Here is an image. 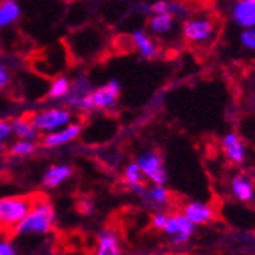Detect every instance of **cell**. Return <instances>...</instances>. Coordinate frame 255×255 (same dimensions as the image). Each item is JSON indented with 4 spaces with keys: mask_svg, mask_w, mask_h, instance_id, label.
<instances>
[{
    "mask_svg": "<svg viewBox=\"0 0 255 255\" xmlns=\"http://www.w3.org/2000/svg\"><path fill=\"white\" fill-rule=\"evenodd\" d=\"M170 14L177 20V18H188L191 14V9L188 5L182 2H170Z\"/></svg>",
    "mask_w": 255,
    "mask_h": 255,
    "instance_id": "cell-25",
    "label": "cell"
},
{
    "mask_svg": "<svg viewBox=\"0 0 255 255\" xmlns=\"http://www.w3.org/2000/svg\"><path fill=\"white\" fill-rule=\"evenodd\" d=\"M196 228L197 226L185 217L183 213H168L162 233L173 248H183L194 237Z\"/></svg>",
    "mask_w": 255,
    "mask_h": 255,
    "instance_id": "cell-5",
    "label": "cell"
},
{
    "mask_svg": "<svg viewBox=\"0 0 255 255\" xmlns=\"http://www.w3.org/2000/svg\"><path fill=\"white\" fill-rule=\"evenodd\" d=\"M5 148H6V147H5V142H0V154H2V153L5 151Z\"/></svg>",
    "mask_w": 255,
    "mask_h": 255,
    "instance_id": "cell-30",
    "label": "cell"
},
{
    "mask_svg": "<svg viewBox=\"0 0 255 255\" xmlns=\"http://www.w3.org/2000/svg\"><path fill=\"white\" fill-rule=\"evenodd\" d=\"M92 90V84L87 77H77L74 81H71V90L63 100L64 106L71 110L77 112H89L87 110V97Z\"/></svg>",
    "mask_w": 255,
    "mask_h": 255,
    "instance_id": "cell-8",
    "label": "cell"
},
{
    "mask_svg": "<svg viewBox=\"0 0 255 255\" xmlns=\"http://www.w3.org/2000/svg\"><path fill=\"white\" fill-rule=\"evenodd\" d=\"M37 150V141L29 139H15L9 145V153L15 157H26Z\"/></svg>",
    "mask_w": 255,
    "mask_h": 255,
    "instance_id": "cell-23",
    "label": "cell"
},
{
    "mask_svg": "<svg viewBox=\"0 0 255 255\" xmlns=\"http://www.w3.org/2000/svg\"><path fill=\"white\" fill-rule=\"evenodd\" d=\"M69 90H71V80L64 75H60L51 81L49 89H48V97L54 101H60L66 98Z\"/></svg>",
    "mask_w": 255,
    "mask_h": 255,
    "instance_id": "cell-22",
    "label": "cell"
},
{
    "mask_svg": "<svg viewBox=\"0 0 255 255\" xmlns=\"http://www.w3.org/2000/svg\"><path fill=\"white\" fill-rule=\"evenodd\" d=\"M145 255H165V254H162V252H151V254H145Z\"/></svg>",
    "mask_w": 255,
    "mask_h": 255,
    "instance_id": "cell-31",
    "label": "cell"
},
{
    "mask_svg": "<svg viewBox=\"0 0 255 255\" xmlns=\"http://www.w3.org/2000/svg\"><path fill=\"white\" fill-rule=\"evenodd\" d=\"M55 220V208L51 200L44 197L32 199L28 214L23 217L14 231L23 237H44L52 233Z\"/></svg>",
    "mask_w": 255,
    "mask_h": 255,
    "instance_id": "cell-1",
    "label": "cell"
},
{
    "mask_svg": "<svg viewBox=\"0 0 255 255\" xmlns=\"http://www.w3.org/2000/svg\"><path fill=\"white\" fill-rule=\"evenodd\" d=\"M133 48L136 49V52L141 55L145 60H154L159 55V46L154 41V37L142 29H137L134 32H131L130 35Z\"/></svg>",
    "mask_w": 255,
    "mask_h": 255,
    "instance_id": "cell-15",
    "label": "cell"
},
{
    "mask_svg": "<svg viewBox=\"0 0 255 255\" xmlns=\"http://www.w3.org/2000/svg\"><path fill=\"white\" fill-rule=\"evenodd\" d=\"M222 150L226 159L234 165H242L248 156V150L243 139L236 131H228L222 137Z\"/></svg>",
    "mask_w": 255,
    "mask_h": 255,
    "instance_id": "cell-12",
    "label": "cell"
},
{
    "mask_svg": "<svg viewBox=\"0 0 255 255\" xmlns=\"http://www.w3.org/2000/svg\"><path fill=\"white\" fill-rule=\"evenodd\" d=\"M11 136H12V131H11L9 121L0 120V142H6Z\"/></svg>",
    "mask_w": 255,
    "mask_h": 255,
    "instance_id": "cell-28",
    "label": "cell"
},
{
    "mask_svg": "<svg viewBox=\"0 0 255 255\" xmlns=\"http://www.w3.org/2000/svg\"><path fill=\"white\" fill-rule=\"evenodd\" d=\"M174 26H176V18L170 12L148 15V31L151 35L165 37L173 32Z\"/></svg>",
    "mask_w": 255,
    "mask_h": 255,
    "instance_id": "cell-18",
    "label": "cell"
},
{
    "mask_svg": "<svg viewBox=\"0 0 255 255\" xmlns=\"http://www.w3.org/2000/svg\"><path fill=\"white\" fill-rule=\"evenodd\" d=\"M121 95V84L118 80H109L107 83L101 84L90 90L87 97V110H112L117 106Z\"/></svg>",
    "mask_w": 255,
    "mask_h": 255,
    "instance_id": "cell-7",
    "label": "cell"
},
{
    "mask_svg": "<svg viewBox=\"0 0 255 255\" xmlns=\"http://www.w3.org/2000/svg\"><path fill=\"white\" fill-rule=\"evenodd\" d=\"M217 23L208 14H196L185 18L182 25V35L185 41L194 48H208L216 38Z\"/></svg>",
    "mask_w": 255,
    "mask_h": 255,
    "instance_id": "cell-2",
    "label": "cell"
},
{
    "mask_svg": "<svg viewBox=\"0 0 255 255\" xmlns=\"http://www.w3.org/2000/svg\"><path fill=\"white\" fill-rule=\"evenodd\" d=\"M80 134H81V126L78 123H71L54 131L44 133L41 137V145L44 148H58L74 142Z\"/></svg>",
    "mask_w": 255,
    "mask_h": 255,
    "instance_id": "cell-9",
    "label": "cell"
},
{
    "mask_svg": "<svg viewBox=\"0 0 255 255\" xmlns=\"http://www.w3.org/2000/svg\"><path fill=\"white\" fill-rule=\"evenodd\" d=\"M121 239L113 228H104L97 234L94 255H121Z\"/></svg>",
    "mask_w": 255,
    "mask_h": 255,
    "instance_id": "cell-13",
    "label": "cell"
},
{
    "mask_svg": "<svg viewBox=\"0 0 255 255\" xmlns=\"http://www.w3.org/2000/svg\"><path fill=\"white\" fill-rule=\"evenodd\" d=\"M183 216L196 226L208 225L216 219V210L211 203H206L202 200H191L187 202L182 208Z\"/></svg>",
    "mask_w": 255,
    "mask_h": 255,
    "instance_id": "cell-11",
    "label": "cell"
},
{
    "mask_svg": "<svg viewBox=\"0 0 255 255\" xmlns=\"http://www.w3.org/2000/svg\"><path fill=\"white\" fill-rule=\"evenodd\" d=\"M171 255H187V254H180V252H177V254H171Z\"/></svg>",
    "mask_w": 255,
    "mask_h": 255,
    "instance_id": "cell-32",
    "label": "cell"
},
{
    "mask_svg": "<svg viewBox=\"0 0 255 255\" xmlns=\"http://www.w3.org/2000/svg\"><path fill=\"white\" fill-rule=\"evenodd\" d=\"M229 14L239 28H255V0H236Z\"/></svg>",
    "mask_w": 255,
    "mask_h": 255,
    "instance_id": "cell-14",
    "label": "cell"
},
{
    "mask_svg": "<svg viewBox=\"0 0 255 255\" xmlns=\"http://www.w3.org/2000/svg\"><path fill=\"white\" fill-rule=\"evenodd\" d=\"M123 179H124V183L126 187L130 188L133 193H136L137 196L141 194V191L145 188V179L139 170L136 162H130L127 164L123 170Z\"/></svg>",
    "mask_w": 255,
    "mask_h": 255,
    "instance_id": "cell-20",
    "label": "cell"
},
{
    "mask_svg": "<svg viewBox=\"0 0 255 255\" xmlns=\"http://www.w3.org/2000/svg\"><path fill=\"white\" fill-rule=\"evenodd\" d=\"M29 118L40 134H44L74 123V110L66 106H51L35 112Z\"/></svg>",
    "mask_w": 255,
    "mask_h": 255,
    "instance_id": "cell-4",
    "label": "cell"
},
{
    "mask_svg": "<svg viewBox=\"0 0 255 255\" xmlns=\"http://www.w3.org/2000/svg\"><path fill=\"white\" fill-rule=\"evenodd\" d=\"M74 170L69 164H55L51 165L49 168H46V171L43 173L41 182H43V187L46 188H58L64 182H67L69 179L72 177Z\"/></svg>",
    "mask_w": 255,
    "mask_h": 255,
    "instance_id": "cell-17",
    "label": "cell"
},
{
    "mask_svg": "<svg viewBox=\"0 0 255 255\" xmlns=\"http://www.w3.org/2000/svg\"><path fill=\"white\" fill-rule=\"evenodd\" d=\"M11 131L17 139H29V141H37L40 137V131L35 128L29 117H17L11 123Z\"/></svg>",
    "mask_w": 255,
    "mask_h": 255,
    "instance_id": "cell-19",
    "label": "cell"
},
{
    "mask_svg": "<svg viewBox=\"0 0 255 255\" xmlns=\"http://www.w3.org/2000/svg\"><path fill=\"white\" fill-rule=\"evenodd\" d=\"M167 217H168V213L165 210H159V211H154L153 216H151V226L156 229V231H162L164 228L165 222H167Z\"/></svg>",
    "mask_w": 255,
    "mask_h": 255,
    "instance_id": "cell-27",
    "label": "cell"
},
{
    "mask_svg": "<svg viewBox=\"0 0 255 255\" xmlns=\"http://www.w3.org/2000/svg\"><path fill=\"white\" fill-rule=\"evenodd\" d=\"M229 190L233 197L242 203H251L255 200V185L246 174H234L231 177Z\"/></svg>",
    "mask_w": 255,
    "mask_h": 255,
    "instance_id": "cell-16",
    "label": "cell"
},
{
    "mask_svg": "<svg viewBox=\"0 0 255 255\" xmlns=\"http://www.w3.org/2000/svg\"><path fill=\"white\" fill-rule=\"evenodd\" d=\"M0 255H17V249L11 242L0 240Z\"/></svg>",
    "mask_w": 255,
    "mask_h": 255,
    "instance_id": "cell-29",
    "label": "cell"
},
{
    "mask_svg": "<svg viewBox=\"0 0 255 255\" xmlns=\"http://www.w3.org/2000/svg\"><path fill=\"white\" fill-rule=\"evenodd\" d=\"M136 164L141 170L144 179L150 183H160L165 185L168 180V174H167V168L164 164V159L162 156L156 151V150H144L137 154L136 157Z\"/></svg>",
    "mask_w": 255,
    "mask_h": 255,
    "instance_id": "cell-6",
    "label": "cell"
},
{
    "mask_svg": "<svg viewBox=\"0 0 255 255\" xmlns=\"http://www.w3.org/2000/svg\"><path fill=\"white\" fill-rule=\"evenodd\" d=\"M11 80H12L11 67L8 66V63L0 60V90L6 89L11 84Z\"/></svg>",
    "mask_w": 255,
    "mask_h": 255,
    "instance_id": "cell-26",
    "label": "cell"
},
{
    "mask_svg": "<svg viewBox=\"0 0 255 255\" xmlns=\"http://www.w3.org/2000/svg\"><path fill=\"white\" fill-rule=\"evenodd\" d=\"M21 15V8L17 0H3L0 2V29L8 28L18 20Z\"/></svg>",
    "mask_w": 255,
    "mask_h": 255,
    "instance_id": "cell-21",
    "label": "cell"
},
{
    "mask_svg": "<svg viewBox=\"0 0 255 255\" xmlns=\"http://www.w3.org/2000/svg\"><path fill=\"white\" fill-rule=\"evenodd\" d=\"M240 44L246 51H255V28H245L240 32Z\"/></svg>",
    "mask_w": 255,
    "mask_h": 255,
    "instance_id": "cell-24",
    "label": "cell"
},
{
    "mask_svg": "<svg viewBox=\"0 0 255 255\" xmlns=\"http://www.w3.org/2000/svg\"><path fill=\"white\" fill-rule=\"evenodd\" d=\"M32 205L28 196H5L0 197V229L14 231L23 220Z\"/></svg>",
    "mask_w": 255,
    "mask_h": 255,
    "instance_id": "cell-3",
    "label": "cell"
},
{
    "mask_svg": "<svg viewBox=\"0 0 255 255\" xmlns=\"http://www.w3.org/2000/svg\"><path fill=\"white\" fill-rule=\"evenodd\" d=\"M142 203L150 208V210L159 211V210H167L171 203V193L170 190L165 187V185L160 183H151V185H145V188L139 194Z\"/></svg>",
    "mask_w": 255,
    "mask_h": 255,
    "instance_id": "cell-10",
    "label": "cell"
}]
</instances>
